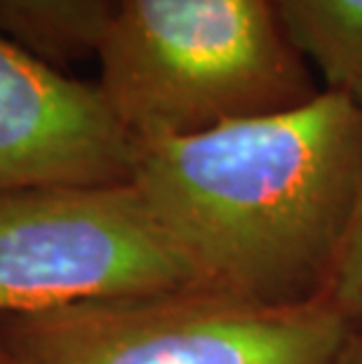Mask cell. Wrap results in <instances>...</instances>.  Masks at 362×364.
Returning a JSON list of instances; mask_svg holds the SVG:
<instances>
[{"label":"cell","mask_w":362,"mask_h":364,"mask_svg":"<svg viewBox=\"0 0 362 364\" xmlns=\"http://www.w3.org/2000/svg\"><path fill=\"white\" fill-rule=\"evenodd\" d=\"M362 179V104L294 108L137 141L132 181L203 287L259 304L327 296Z\"/></svg>","instance_id":"1"},{"label":"cell","mask_w":362,"mask_h":364,"mask_svg":"<svg viewBox=\"0 0 362 364\" xmlns=\"http://www.w3.org/2000/svg\"><path fill=\"white\" fill-rule=\"evenodd\" d=\"M102 87L137 141L294 108L318 95L275 0H113Z\"/></svg>","instance_id":"2"},{"label":"cell","mask_w":362,"mask_h":364,"mask_svg":"<svg viewBox=\"0 0 362 364\" xmlns=\"http://www.w3.org/2000/svg\"><path fill=\"white\" fill-rule=\"evenodd\" d=\"M356 331L327 296L278 306L210 287L0 317L19 364H344Z\"/></svg>","instance_id":"3"},{"label":"cell","mask_w":362,"mask_h":364,"mask_svg":"<svg viewBox=\"0 0 362 364\" xmlns=\"http://www.w3.org/2000/svg\"><path fill=\"white\" fill-rule=\"evenodd\" d=\"M203 287L132 181L0 198V317Z\"/></svg>","instance_id":"4"},{"label":"cell","mask_w":362,"mask_h":364,"mask_svg":"<svg viewBox=\"0 0 362 364\" xmlns=\"http://www.w3.org/2000/svg\"><path fill=\"white\" fill-rule=\"evenodd\" d=\"M137 139L99 85L0 31V198L132 179Z\"/></svg>","instance_id":"5"},{"label":"cell","mask_w":362,"mask_h":364,"mask_svg":"<svg viewBox=\"0 0 362 364\" xmlns=\"http://www.w3.org/2000/svg\"><path fill=\"white\" fill-rule=\"evenodd\" d=\"M292 43L327 90L362 104V0H275Z\"/></svg>","instance_id":"6"},{"label":"cell","mask_w":362,"mask_h":364,"mask_svg":"<svg viewBox=\"0 0 362 364\" xmlns=\"http://www.w3.org/2000/svg\"><path fill=\"white\" fill-rule=\"evenodd\" d=\"M113 0H0V31L50 64L97 54Z\"/></svg>","instance_id":"7"},{"label":"cell","mask_w":362,"mask_h":364,"mask_svg":"<svg viewBox=\"0 0 362 364\" xmlns=\"http://www.w3.org/2000/svg\"><path fill=\"white\" fill-rule=\"evenodd\" d=\"M327 299L339 308L353 327H362V179L353 207L348 230L339 252Z\"/></svg>","instance_id":"8"},{"label":"cell","mask_w":362,"mask_h":364,"mask_svg":"<svg viewBox=\"0 0 362 364\" xmlns=\"http://www.w3.org/2000/svg\"><path fill=\"white\" fill-rule=\"evenodd\" d=\"M344 364H362V338L356 336V341H353V346L348 350V358H346Z\"/></svg>","instance_id":"9"},{"label":"cell","mask_w":362,"mask_h":364,"mask_svg":"<svg viewBox=\"0 0 362 364\" xmlns=\"http://www.w3.org/2000/svg\"><path fill=\"white\" fill-rule=\"evenodd\" d=\"M0 364H19L17 360L12 358L10 353L5 350V348H3V343H0Z\"/></svg>","instance_id":"10"}]
</instances>
